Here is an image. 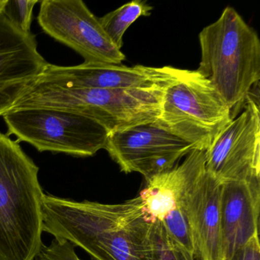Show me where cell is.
<instances>
[{"label":"cell","instance_id":"6da1fadb","mask_svg":"<svg viewBox=\"0 0 260 260\" xmlns=\"http://www.w3.org/2000/svg\"><path fill=\"white\" fill-rule=\"evenodd\" d=\"M43 232L95 260H150L149 221L139 196L121 203L77 202L51 194L42 202Z\"/></svg>","mask_w":260,"mask_h":260},{"label":"cell","instance_id":"7a4b0ae2","mask_svg":"<svg viewBox=\"0 0 260 260\" xmlns=\"http://www.w3.org/2000/svg\"><path fill=\"white\" fill-rule=\"evenodd\" d=\"M39 171L19 143L0 132V260H35L43 245Z\"/></svg>","mask_w":260,"mask_h":260},{"label":"cell","instance_id":"3957f363","mask_svg":"<svg viewBox=\"0 0 260 260\" xmlns=\"http://www.w3.org/2000/svg\"><path fill=\"white\" fill-rule=\"evenodd\" d=\"M202 59L197 70L230 108L233 119L244 108L260 80V41L232 7L199 34Z\"/></svg>","mask_w":260,"mask_h":260},{"label":"cell","instance_id":"277c9868","mask_svg":"<svg viewBox=\"0 0 260 260\" xmlns=\"http://www.w3.org/2000/svg\"><path fill=\"white\" fill-rule=\"evenodd\" d=\"M164 87L64 89L34 84L13 109L52 108L89 117L109 134L153 122L160 113Z\"/></svg>","mask_w":260,"mask_h":260},{"label":"cell","instance_id":"5b68a950","mask_svg":"<svg viewBox=\"0 0 260 260\" xmlns=\"http://www.w3.org/2000/svg\"><path fill=\"white\" fill-rule=\"evenodd\" d=\"M232 120L231 109L208 79L197 70L180 69L164 90L153 123L205 151Z\"/></svg>","mask_w":260,"mask_h":260},{"label":"cell","instance_id":"8992f818","mask_svg":"<svg viewBox=\"0 0 260 260\" xmlns=\"http://www.w3.org/2000/svg\"><path fill=\"white\" fill-rule=\"evenodd\" d=\"M8 136L26 142L39 152L86 157L106 148L109 132L80 114L52 108L13 109L4 115Z\"/></svg>","mask_w":260,"mask_h":260},{"label":"cell","instance_id":"52a82bcc","mask_svg":"<svg viewBox=\"0 0 260 260\" xmlns=\"http://www.w3.org/2000/svg\"><path fill=\"white\" fill-rule=\"evenodd\" d=\"M38 21L46 34L77 51L85 63L121 64L125 59L82 0H44Z\"/></svg>","mask_w":260,"mask_h":260},{"label":"cell","instance_id":"ba28073f","mask_svg":"<svg viewBox=\"0 0 260 260\" xmlns=\"http://www.w3.org/2000/svg\"><path fill=\"white\" fill-rule=\"evenodd\" d=\"M249 95L244 110L205 151V170L219 183L260 179L259 101Z\"/></svg>","mask_w":260,"mask_h":260},{"label":"cell","instance_id":"9c48e42d","mask_svg":"<svg viewBox=\"0 0 260 260\" xmlns=\"http://www.w3.org/2000/svg\"><path fill=\"white\" fill-rule=\"evenodd\" d=\"M105 150L124 173H138L146 182L173 169L192 146L155 123L109 134Z\"/></svg>","mask_w":260,"mask_h":260},{"label":"cell","instance_id":"30bf717a","mask_svg":"<svg viewBox=\"0 0 260 260\" xmlns=\"http://www.w3.org/2000/svg\"><path fill=\"white\" fill-rule=\"evenodd\" d=\"M179 70L173 67H127L111 63H83L77 66L48 63L35 84L64 89H135L164 87L172 83Z\"/></svg>","mask_w":260,"mask_h":260},{"label":"cell","instance_id":"8fae6325","mask_svg":"<svg viewBox=\"0 0 260 260\" xmlns=\"http://www.w3.org/2000/svg\"><path fill=\"white\" fill-rule=\"evenodd\" d=\"M3 10H0V116L14 107L48 64L38 51L36 36L21 31Z\"/></svg>","mask_w":260,"mask_h":260},{"label":"cell","instance_id":"7c38bea8","mask_svg":"<svg viewBox=\"0 0 260 260\" xmlns=\"http://www.w3.org/2000/svg\"><path fill=\"white\" fill-rule=\"evenodd\" d=\"M222 185L199 170L186 196V210L191 228L193 255L196 260H223L220 231Z\"/></svg>","mask_w":260,"mask_h":260},{"label":"cell","instance_id":"4fadbf2b","mask_svg":"<svg viewBox=\"0 0 260 260\" xmlns=\"http://www.w3.org/2000/svg\"><path fill=\"white\" fill-rule=\"evenodd\" d=\"M260 179L223 184L220 231L223 260L258 235Z\"/></svg>","mask_w":260,"mask_h":260},{"label":"cell","instance_id":"5bb4252c","mask_svg":"<svg viewBox=\"0 0 260 260\" xmlns=\"http://www.w3.org/2000/svg\"><path fill=\"white\" fill-rule=\"evenodd\" d=\"M185 156L180 165L147 181L138 194L149 221H162L185 199L194 176L205 165V151L192 150Z\"/></svg>","mask_w":260,"mask_h":260},{"label":"cell","instance_id":"9a60e30c","mask_svg":"<svg viewBox=\"0 0 260 260\" xmlns=\"http://www.w3.org/2000/svg\"><path fill=\"white\" fill-rule=\"evenodd\" d=\"M153 7L146 1L135 0L99 19L110 40L121 50L123 46V36L127 28L140 17L150 16Z\"/></svg>","mask_w":260,"mask_h":260},{"label":"cell","instance_id":"2e32d148","mask_svg":"<svg viewBox=\"0 0 260 260\" xmlns=\"http://www.w3.org/2000/svg\"><path fill=\"white\" fill-rule=\"evenodd\" d=\"M150 260H196L189 251L175 241L160 221L152 223Z\"/></svg>","mask_w":260,"mask_h":260},{"label":"cell","instance_id":"e0dca14e","mask_svg":"<svg viewBox=\"0 0 260 260\" xmlns=\"http://www.w3.org/2000/svg\"><path fill=\"white\" fill-rule=\"evenodd\" d=\"M38 0H7L3 13L21 31L31 32L33 9Z\"/></svg>","mask_w":260,"mask_h":260},{"label":"cell","instance_id":"ac0fdd59","mask_svg":"<svg viewBox=\"0 0 260 260\" xmlns=\"http://www.w3.org/2000/svg\"><path fill=\"white\" fill-rule=\"evenodd\" d=\"M36 260H82L70 242L54 238L48 246L42 245ZM92 260L93 258H92Z\"/></svg>","mask_w":260,"mask_h":260},{"label":"cell","instance_id":"d6986e66","mask_svg":"<svg viewBox=\"0 0 260 260\" xmlns=\"http://www.w3.org/2000/svg\"><path fill=\"white\" fill-rule=\"evenodd\" d=\"M229 260H260L258 235L252 237L243 247L237 249Z\"/></svg>","mask_w":260,"mask_h":260},{"label":"cell","instance_id":"ffe728a7","mask_svg":"<svg viewBox=\"0 0 260 260\" xmlns=\"http://www.w3.org/2000/svg\"><path fill=\"white\" fill-rule=\"evenodd\" d=\"M7 0H0V10H4Z\"/></svg>","mask_w":260,"mask_h":260}]
</instances>
